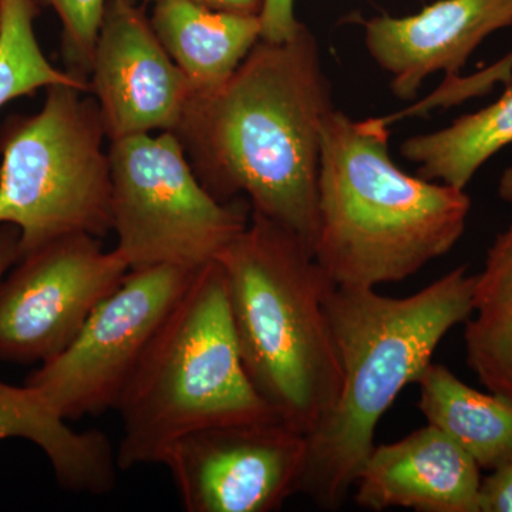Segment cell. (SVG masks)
Returning a JSON list of instances; mask_svg holds the SVG:
<instances>
[{"mask_svg": "<svg viewBox=\"0 0 512 512\" xmlns=\"http://www.w3.org/2000/svg\"><path fill=\"white\" fill-rule=\"evenodd\" d=\"M335 110L316 37L259 39L214 92L192 96L174 134L215 200L247 197L252 212L313 252L323 121Z\"/></svg>", "mask_w": 512, "mask_h": 512, "instance_id": "1", "label": "cell"}, {"mask_svg": "<svg viewBox=\"0 0 512 512\" xmlns=\"http://www.w3.org/2000/svg\"><path fill=\"white\" fill-rule=\"evenodd\" d=\"M384 117L323 121L313 256L333 285L375 289L413 276L463 237L466 190L407 174Z\"/></svg>", "mask_w": 512, "mask_h": 512, "instance_id": "2", "label": "cell"}, {"mask_svg": "<svg viewBox=\"0 0 512 512\" xmlns=\"http://www.w3.org/2000/svg\"><path fill=\"white\" fill-rule=\"evenodd\" d=\"M477 275L467 266L406 298L375 289L333 286L326 298L342 384L335 406L306 434V457L296 493L325 510L348 497L375 447L383 414L430 365L448 332L474 309Z\"/></svg>", "mask_w": 512, "mask_h": 512, "instance_id": "3", "label": "cell"}, {"mask_svg": "<svg viewBox=\"0 0 512 512\" xmlns=\"http://www.w3.org/2000/svg\"><path fill=\"white\" fill-rule=\"evenodd\" d=\"M217 262L249 382L276 419L306 436L335 406L342 384L326 313L335 285L301 238L252 211Z\"/></svg>", "mask_w": 512, "mask_h": 512, "instance_id": "4", "label": "cell"}, {"mask_svg": "<svg viewBox=\"0 0 512 512\" xmlns=\"http://www.w3.org/2000/svg\"><path fill=\"white\" fill-rule=\"evenodd\" d=\"M116 410L120 470L163 464L168 448L191 431L276 419L242 365L227 282L217 261L195 272Z\"/></svg>", "mask_w": 512, "mask_h": 512, "instance_id": "5", "label": "cell"}, {"mask_svg": "<svg viewBox=\"0 0 512 512\" xmlns=\"http://www.w3.org/2000/svg\"><path fill=\"white\" fill-rule=\"evenodd\" d=\"M89 94L53 84L39 113L0 130V225L19 229V259L67 235L111 231L107 136Z\"/></svg>", "mask_w": 512, "mask_h": 512, "instance_id": "6", "label": "cell"}, {"mask_svg": "<svg viewBox=\"0 0 512 512\" xmlns=\"http://www.w3.org/2000/svg\"><path fill=\"white\" fill-rule=\"evenodd\" d=\"M109 160L114 251L130 269L198 271L247 228L251 207L242 198L215 200L171 131L110 141Z\"/></svg>", "mask_w": 512, "mask_h": 512, "instance_id": "7", "label": "cell"}, {"mask_svg": "<svg viewBox=\"0 0 512 512\" xmlns=\"http://www.w3.org/2000/svg\"><path fill=\"white\" fill-rule=\"evenodd\" d=\"M195 272L175 265L130 269L73 342L30 373L25 384L66 420L116 410L148 346Z\"/></svg>", "mask_w": 512, "mask_h": 512, "instance_id": "8", "label": "cell"}, {"mask_svg": "<svg viewBox=\"0 0 512 512\" xmlns=\"http://www.w3.org/2000/svg\"><path fill=\"white\" fill-rule=\"evenodd\" d=\"M16 264L0 279V362L19 365L60 355L130 271L87 234L55 239Z\"/></svg>", "mask_w": 512, "mask_h": 512, "instance_id": "9", "label": "cell"}, {"mask_svg": "<svg viewBox=\"0 0 512 512\" xmlns=\"http://www.w3.org/2000/svg\"><path fill=\"white\" fill-rule=\"evenodd\" d=\"M305 457V434L271 419L191 431L163 464L185 511L272 512L296 493Z\"/></svg>", "mask_w": 512, "mask_h": 512, "instance_id": "10", "label": "cell"}, {"mask_svg": "<svg viewBox=\"0 0 512 512\" xmlns=\"http://www.w3.org/2000/svg\"><path fill=\"white\" fill-rule=\"evenodd\" d=\"M89 80L110 141L154 130L174 133L192 97L143 8L128 0L107 3Z\"/></svg>", "mask_w": 512, "mask_h": 512, "instance_id": "11", "label": "cell"}, {"mask_svg": "<svg viewBox=\"0 0 512 512\" xmlns=\"http://www.w3.org/2000/svg\"><path fill=\"white\" fill-rule=\"evenodd\" d=\"M367 52L392 76L400 100L414 99L431 74L456 79L478 46L512 26V0H439L416 15L363 22Z\"/></svg>", "mask_w": 512, "mask_h": 512, "instance_id": "12", "label": "cell"}, {"mask_svg": "<svg viewBox=\"0 0 512 512\" xmlns=\"http://www.w3.org/2000/svg\"><path fill=\"white\" fill-rule=\"evenodd\" d=\"M481 480L476 461L427 424L373 447L356 478V504L370 511L480 512Z\"/></svg>", "mask_w": 512, "mask_h": 512, "instance_id": "13", "label": "cell"}, {"mask_svg": "<svg viewBox=\"0 0 512 512\" xmlns=\"http://www.w3.org/2000/svg\"><path fill=\"white\" fill-rule=\"evenodd\" d=\"M45 397L33 387L0 380V441L25 439L46 457L57 483L73 493L106 495L117 483V448L97 430L69 427Z\"/></svg>", "mask_w": 512, "mask_h": 512, "instance_id": "14", "label": "cell"}, {"mask_svg": "<svg viewBox=\"0 0 512 512\" xmlns=\"http://www.w3.org/2000/svg\"><path fill=\"white\" fill-rule=\"evenodd\" d=\"M150 22L192 96L221 87L261 39L259 16L215 12L194 0H157Z\"/></svg>", "mask_w": 512, "mask_h": 512, "instance_id": "15", "label": "cell"}, {"mask_svg": "<svg viewBox=\"0 0 512 512\" xmlns=\"http://www.w3.org/2000/svg\"><path fill=\"white\" fill-rule=\"evenodd\" d=\"M416 383L427 424L463 448L481 470L493 471L512 456V400L478 392L433 362Z\"/></svg>", "mask_w": 512, "mask_h": 512, "instance_id": "16", "label": "cell"}, {"mask_svg": "<svg viewBox=\"0 0 512 512\" xmlns=\"http://www.w3.org/2000/svg\"><path fill=\"white\" fill-rule=\"evenodd\" d=\"M464 345L467 365L485 389L512 400V227L497 235L477 275Z\"/></svg>", "mask_w": 512, "mask_h": 512, "instance_id": "17", "label": "cell"}, {"mask_svg": "<svg viewBox=\"0 0 512 512\" xmlns=\"http://www.w3.org/2000/svg\"><path fill=\"white\" fill-rule=\"evenodd\" d=\"M512 144V83L490 106L454 120L450 126L407 138L403 157L419 165L417 174L466 190L477 171Z\"/></svg>", "mask_w": 512, "mask_h": 512, "instance_id": "18", "label": "cell"}, {"mask_svg": "<svg viewBox=\"0 0 512 512\" xmlns=\"http://www.w3.org/2000/svg\"><path fill=\"white\" fill-rule=\"evenodd\" d=\"M0 8V109L53 84L90 93L89 80L56 69L40 49L35 32L37 0H0Z\"/></svg>", "mask_w": 512, "mask_h": 512, "instance_id": "19", "label": "cell"}, {"mask_svg": "<svg viewBox=\"0 0 512 512\" xmlns=\"http://www.w3.org/2000/svg\"><path fill=\"white\" fill-rule=\"evenodd\" d=\"M62 22V55L67 70L89 80L94 49L109 0H43ZM137 2V0H128ZM90 82V80H89Z\"/></svg>", "mask_w": 512, "mask_h": 512, "instance_id": "20", "label": "cell"}, {"mask_svg": "<svg viewBox=\"0 0 512 512\" xmlns=\"http://www.w3.org/2000/svg\"><path fill=\"white\" fill-rule=\"evenodd\" d=\"M259 22L261 39L276 43L291 39L302 26L295 16V0H264Z\"/></svg>", "mask_w": 512, "mask_h": 512, "instance_id": "21", "label": "cell"}, {"mask_svg": "<svg viewBox=\"0 0 512 512\" xmlns=\"http://www.w3.org/2000/svg\"><path fill=\"white\" fill-rule=\"evenodd\" d=\"M480 512H512V456L481 480Z\"/></svg>", "mask_w": 512, "mask_h": 512, "instance_id": "22", "label": "cell"}, {"mask_svg": "<svg viewBox=\"0 0 512 512\" xmlns=\"http://www.w3.org/2000/svg\"><path fill=\"white\" fill-rule=\"evenodd\" d=\"M19 238V229L15 225H0V279L19 261Z\"/></svg>", "mask_w": 512, "mask_h": 512, "instance_id": "23", "label": "cell"}, {"mask_svg": "<svg viewBox=\"0 0 512 512\" xmlns=\"http://www.w3.org/2000/svg\"><path fill=\"white\" fill-rule=\"evenodd\" d=\"M198 5L239 16H259L264 8V0H194Z\"/></svg>", "mask_w": 512, "mask_h": 512, "instance_id": "24", "label": "cell"}, {"mask_svg": "<svg viewBox=\"0 0 512 512\" xmlns=\"http://www.w3.org/2000/svg\"><path fill=\"white\" fill-rule=\"evenodd\" d=\"M498 194H500L501 200L512 207V165L504 171L503 177H501Z\"/></svg>", "mask_w": 512, "mask_h": 512, "instance_id": "25", "label": "cell"}, {"mask_svg": "<svg viewBox=\"0 0 512 512\" xmlns=\"http://www.w3.org/2000/svg\"><path fill=\"white\" fill-rule=\"evenodd\" d=\"M157 2V0H146V3H154Z\"/></svg>", "mask_w": 512, "mask_h": 512, "instance_id": "26", "label": "cell"}, {"mask_svg": "<svg viewBox=\"0 0 512 512\" xmlns=\"http://www.w3.org/2000/svg\"><path fill=\"white\" fill-rule=\"evenodd\" d=\"M0 16H2V8H0Z\"/></svg>", "mask_w": 512, "mask_h": 512, "instance_id": "27", "label": "cell"}]
</instances>
